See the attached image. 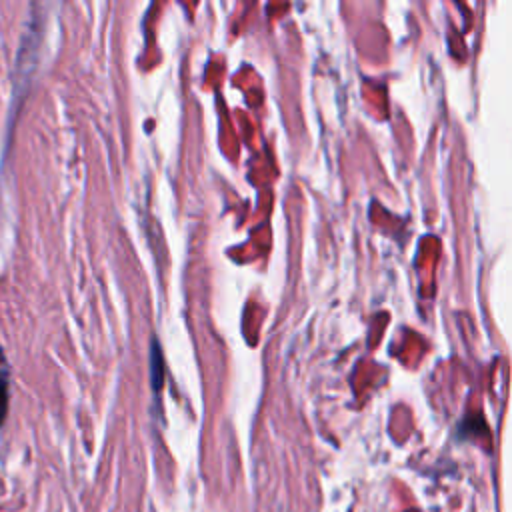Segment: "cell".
<instances>
[{"instance_id":"6da1fadb","label":"cell","mask_w":512,"mask_h":512,"mask_svg":"<svg viewBox=\"0 0 512 512\" xmlns=\"http://www.w3.org/2000/svg\"><path fill=\"white\" fill-rule=\"evenodd\" d=\"M150 364H152V370H150V376H152V384H154V390H160L162 388V380H164V360H162V350H160V344L156 340H152V352H150Z\"/></svg>"},{"instance_id":"7a4b0ae2","label":"cell","mask_w":512,"mask_h":512,"mask_svg":"<svg viewBox=\"0 0 512 512\" xmlns=\"http://www.w3.org/2000/svg\"><path fill=\"white\" fill-rule=\"evenodd\" d=\"M8 414V380L4 372H0V426Z\"/></svg>"}]
</instances>
